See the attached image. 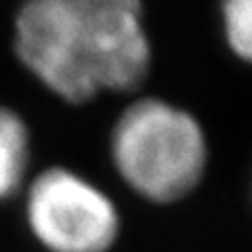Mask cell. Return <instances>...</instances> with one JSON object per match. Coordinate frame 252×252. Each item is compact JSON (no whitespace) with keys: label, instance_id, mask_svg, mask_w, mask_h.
Segmentation results:
<instances>
[{"label":"cell","instance_id":"obj_1","mask_svg":"<svg viewBox=\"0 0 252 252\" xmlns=\"http://www.w3.org/2000/svg\"><path fill=\"white\" fill-rule=\"evenodd\" d=\"M15 53L69 103L137 89L152 65L135 0H34L15 17Z\"/></svg>","mask_w":252,"mask_h":252},{"label":"cell","instance_id":"obj_2","mask_svg":"<svg viewBox=\"0 0 252 252\" xmlns=\"http://www.w3.org/2000/svg\"><path fill=\"white\" fill-rule=\"evenodd\" d=\"M112 158L120 177L139 195L175 202L202 179L206 141L187 112L162 99H141L118 118Z\"/></svg>","mask_w":252,"mask_h":252},{"label":"cell","instance_id":"obj_3","mask_svg":"<svg viewBox=\"0 0 252 252\" xmlns=\"http://www.w3.org/2000/svg\"><path fill=\"white\" fill-rule=\"evenodd\" d=\"M26 220L49 252H107L120 233L112 198L61 166L46 168L28 185Z\"/></svg>","mask_w":252,"mask_h":252},{"label":"cell","instance_id":"obj_4","mask_svg":"<svg viewBox=\"0 0 252 252\" xmlns=\"http://www.w3.org/2000/svg\"><path fill=\"white\" fill-rule=\"evenodd\" d=\"M30 166V130L19 114L0 105V200L21 189Z\"/></svg>","mask_w":252,"mask_h":252},{"label":"cell","instance_id":"obj_5","mask_svg":"<svg viewBox=\"0 0 252 252\" xmlns=\"http://www.w3.org/2000/svg\"><path fill=\"white\" fill-rule=\"evenodd\" d=\"M225 34L233 53L252 63V0H231L223 6Z\"/></svg>","mask_w":252,"mask_h":252}]
</instances>
